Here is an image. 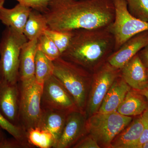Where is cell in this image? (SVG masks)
<instances>
[{
  "instance_id": "obj_1",
  "label": "cell",
  "mask_w": 148,
  "mask_h": 148,
  "mask_svg": "<svg viewBox=\"0 0 148 148\" xmlns=\"http://www.w3.org/2000/svg\"><path fill=\"white\" fill-rule=\"evenodd\" d=\"M43 14L49 29L71 32L109 27L115 8L113 0H52Z\"/></svg>"
},
{
  "instance_id": "obj_2",
  "label": "cell",
  "mask_w": 148,
  "mask_h": 148,
  "mask_svg": "<svg viewBox=\"0 0 148 148\" xmlns=\"http://www.w3.org/2000/svg\"><path fill=\"white\" fill-rule=\"evenodd\" d=\"M114 48V38L109 27L76 29L61 57L94 73L106 64Z\"/></svg>"
},
{
  "instance_id": "obj_3",
  "label": "cell",
  "mask_w": 148,
  "mask_h": 148,
  "mask_svg": "<svg viewBox=\"0 0 148 148\" xmlns=\"http://www.w3.org/2000/svg\"><path fill=\"white\" fill-rule=\"evenodd\" d=\"M53 63V75L72 95L78 110L84 112L88 99V83L92 78L90 72L61 57Z\"/></svg>"
},
{
  "instance_id": "obj_4",
  "label": "cell",
  "mask_w": 148,
  "mask_h": 148,
  "mask_svg": "<svg viewBox=\"0 0 148 148\" xmlns=\"http://www.w3.org/2000/svg\"><path fill=\"white\" fill-rule=\"evenodd\" d=\"M28 41L24 34L10 27L3 31L0 40V81L18 83L20 52Z\"/></svg>"
},
{
  "instance_id": "obj_5",
  "label": "cell",
  "mask_w": 148,
  "mask_h": 148,
  "mask_svg": "<svg viewBox=\"0 0 148 148\" xmlns=\"http://www.w3.org/2000/svg\"><path fill=\"white\" fill-rule=\"evenodd\" d=\"M19 91V121L27 131L38 127L41 114V98L42 85L37 82L35 77L18 81Z\"/></svg>"
},
{
  "instance_id": "obj_6",
  "label": "cell",
  "mask_w": 148,
  "mask_h": 148,
  "mask_svg": "<svg viewBox=\"0 0 148 148\" xmlns=\"http://www.w3.org/2000/svg\"><path fill=\"white\" fill-rule=\"evenodd\" d=\"M132 118L116 111L108 113L99 112L86 120V131L98 145L110 147L114 138L131 122Z\"/></svg>"
},
{
  "instance_id": "obj_7",
  "label": "cell",
  "mask_w": 148,
  "mask_h": 148,
  "mask_svg": "<svg viewBox=\"0 0 148 148\" xmlns=\"http://www.w3.org/2000/svg\"><path fill=\"white\" fill-rule=\"evenodd\" d=\"M113 1L115 8L114 19L109 29L114 38L115 51L131 37L140 32L148 31V22L132 16L127 9L125 0Z\"/></svg>"
},
{
  "instance_id": "obj_8",
  "label": "cell",
  "mask_w": 148,
  "mask_h": 148,
  "mask_svg": "<svg viewBox=\"0 0 148 148\" xmlns=\"http://www.w3.org/2000/svg\"><path fill=\"white\" fill-rule=\"evenodd\" d=\"M120 75V69L113 67L108 62L93 73L92 87L86 106L88 116L98 112L111 86Z\"/></svg>"
},
{
  "instance_id": "obj_9",
  "label": "cell",
  "mask_w": 148,
  "mask_h": 148,
  "mask_svg": "<svg viewBox=\"0 0 148 148\" xmlns=\"http://www.w3.org/2000/svg\"><path fill=\"white\" fill-rule=\"evenodd\" d=\"M41 108L42 110H53L68 113L79 110L72 95L53 75L42 85Z\"/></svg>"
},
{
  "instance_id": "obj_10",
  "label": "cell",
  "mask_w": 148,
  "mask_h": 148,
  "mask_svg": "<svg viewBox=\"0 0 148 148\" xmlns=\"http://www.w3.org/2000/svg\"><path fill=\"white\" fill-rule=\"evenodd\" d=\"M84 112L74 111L68 114L64 129L53 148H68L75 145L86 131Z\"/></svg>"
},
{
  "instance_id": "obj_11",
  "label": "cell",
  "mask_w": 148,
  "mask_h": 148,
  "mask_svg": "<svg viewBox=\"0 0 148 148\" xmlns=\"http://www.w3.org/2000/svg\"><path fill=\"white\" fill-rule=\"evenodd\" d=\"M19 103L18 83L0 81V113L12 124L21 126L19 121Z\"/></svg>"
},
{
  "instance_id": "obj_12",
  "label": "cell",
  "mask_w": 148,
  "mask_h": 148,
  "mask_svg": "<svg viewBox=\"0 0 148 148\" xmlns=\"http://www.w3.org/2000/svg\"><path fill=\"white\" fill-rule=\"evenodd\" d=\"M148 44V31L140 32L126 41L114 51L107 62L111 66L121 69L124 65Z\"/></svg>"
},
{
  "instance_id": "obj_13",
  "label": "cell",
  "mask_w": 148,
  "mask_h": 148,
  "mask_svg": "<svg viewBox=\"0 0 148 148\" xmlns=\"http://www.w3.org/2000/svg\"><path fill=\"white\" fill-rule=\"evenodd\" d=\"M120 75L126 83L134 90L140 91L148 86L147 69L138 53L120 69Z\"/></svg>"
},
{
  "instance_id": "obj_14",
  "label": "cell",
  "mask_w": 148,
  "mask_h": 148,
  "mask_svg": "<svg viewBox=\"0 0 148 148\" xmlns=\"http://www.w3.org/2000/svg\"><path fill=\"white\" fill-rule=\"evenodd\" d=\"M130 90V86L120 75L111 86L98 112L108 113L116 111Z\"/></svg>"
},
{
  "instance_id": "obj_15",
  "label": "cell",
  "mask_w": 148,
  "mask_h": 148,
  "mask_svg": "<svg viewBox=\"0 0 148 148\" xmlns=\"http://www.w3.org/2000/svg\"><path fill=\"white\" fill-rule=\"evenodd\" d=\"M32 9L18 3L11 9L0 8V21L6 27L23 34V31Z\"/></svg>"
},
{
  "instance_id": "obj_16",
  "label": "cell",
  "mask_w": 148,
  "mask_h": 148,
  "mask_svg": "<svg viewBox=\"0 0 148 148\" xmlns=\"http://www.w3.org/2000/svg\"><path fill=\"white\" fill-rule=\"evenodd\" d=\"M145 127L142 117L134 120L114 138L110 148H135Z\"/></svg>"
},
{
  "instance_id": "obj_17",
  "label": "cell",
  "mask_w": 148,
  "mask_h": 148,
  "mask_svg": "<svg viewBox=\"0 0 148 148\" xmlns=\"http://www.w3.org/2000/svg\"><path fill=\"white\" fill-rule=\"evenodd\" d=\"M38 39L28 41L21 48L19 57L18 81L35 77V57L38 49Z\"/></svg>"
},
{
  "instance_id": "obj_18",
  "label": "cell",
  "mask_w": 148,
  "mask_h": 148,
  "mask_svg": "<svg viewBox=\"0 0 148 148\" xmlns=\"http://www.w3.org/2000/svg\"><path fill=\"white\" fill-rule=\"evenodd\" d=\"M41 110L38 127L51 133L55 138L56 143L62 133L69 113L53 110Z\"/></svg>"
},
{
  "instance_id": "obj_19",
  "label": "cell",
  "mask_w": 148,
  "mask_h": 148,
  "mask_svg": "<svg viewBox=\"0 0 148 148\" xmlns=\"http://www.w3.org/2000/svg\"><path fill=\"white\" fill-rule=\"evenodd\" d=\"M148 107L145 97L138 90L130 89L118 108V112L126 116L141 114Z\"/></svg>"
},
{
  "instance_id": "obj_20",
  "label": "cell",
  "mask_w": 148,
  "mask_h": 148,
  "mask_svg": "<svg viewBox=\"0 0 148 148\" xmlns=\"http://www.w3.org/2000/svg\"><path fill=\"white\" fill-rule=\"evenodd\" d=\"M48 28L43 14L32 9L24 27L23 34L28 41L38 39Z\"/></svg>"
},
{
  "instance_id": "obj_21",
  "label": "cell",
  "mask_w": 148,
  "mask_h": 148,
  "mask_svg": "<svg viewBox=\"0 0 148 148\" xmlns=\"http://www.w3.org/2000/svg\"><path fill=\"white\" fill-rule=\"evenodd\" d=\"M54 68L53 61L37 49L35 57V73L37 82L43 85L46 80L53 75Z\"/></svg>"
},
{
  "instance_id": "obj_22",
  "label": "cell",
  "mask_w": 148,
  "mask_h": 148,
  "mask_svg": "<svg viewBox=\"0 0 148 148\" xmlns=\"http://www.w3.org/2000/svg\"><path fill=\"white\" fill-rule=\"evenodd\" d=\"M27 137L29 143L33 147L40 148H53L56 144L55 138L51 133L38 127L28 130Z\"/></svg>"
},
{
  "instance_id": "obj_23",
  "label": "cell",
  "mask_w": 148,
  "mask_h": 148,
  "mask_svg": "<svg viewBox=\"0 0 148 148\" xmlns=\"http://www.w3.org/2000/svg\"><path fill=\"white\" fill-rule=\"evenodd\" d=\"M0 127L16 140L23 143L28 148L34 147L28 141L27 132L20 126L12 123L0 113Z\"/></svg>"
},
{
  "instance_id": "obj_24",
  "label": "cell",
  "mask_w": 148,
  "mask_h": 148,
  "mask_svg": "<svg viewBox=\"0 0 148 148\" xmlns=\"http://www.w3.org/2000/svg\"><path fill=\"white\" fill-rule=\"evenodd\" d=\"M44 34L53 41L58 48L61 54L68 48L73 36V31L63 32L48 28Z\"/></svg>"
},
{
  "instance_id": "obj_25",
  "label": "cell",
  "mask_w": 148,
  "mask_h": 148,
  "mask_svg": "<svg viewBox=\"0 0 148 148\" xmlns=\"http://www.w3.org/2000/svg\"><path fill=\"white\" fill-rule=\"evenodd\" d=\"M38 49L52 61L61 57V53L58 48L53 41L45 34L38 39Z\"/></svg>"
},
{
  "instance_id": "obj_26",
  "label": "cell",
  "mask_w": 148,
  "mask_h": 148,
  "mask_svg": "<svg viewBox=\"0 0 148 148\" xmlns=\"http://www.w3.org/2000/svg\"><path fill=\"white\" fill-rule=\"evenodd\" d=\"M130 13L140 20L148 22V0H125Z\"/></svg>"
},
{
  "instance_id": "obj_27",
  "label": "cell",
  "mask_w": 148,
  "mask_h": 148,
  "mask_svg": "<svg viewBox=\"0 0 148 148\" xmlns=\"http://www.w3.org/2000/svg\"><path fill=\"white\" fill-rule=\"evenodd\" d=\"M34 10L43 14L47 11L49 5L52 0H15Z\"/></svg>"
},
{
  "instance_id": "obj_28",
  "label": "cell",
  "mask_w": 148,
  "mask_h": 148,
  "mask_svg": "<svg viewBox=\"0 0 148 148\" xmlns=\"http://www.w3.org/2000/svg\"><path fill=\"white\" fill-rule=\"evenodd\" d=\"M74 148H100L97 141L92 136H89L83 138L73 147Z\"/></svg>"
},
{
  "instance_id": "obj_29",
  "label": "cell",
  "mask_w": 148,
  "mask_h": 148,
  "mask_svg": "<svg viewBox=\"0 0 148 148\" xmlns=\"http://www.w3.org/2000/svg\"><path fill=\"white\" fill-rule=\"evenodd\" d=\"M145 128L142 132V135L140 136V139L138 140V143L135 146V148H142V146L145 143L148 142V125H147L145 123Z\"/></svg>"
},
{
  "instance_id": "obj_30",
  "label": "cell",
  "mask_w": 148,
  "mask_h": 148,
  "mask_svg": "<svg viewBox=\"0 0 148 148\" xmlns=\"http://www.w3.org/2000/svg\"><path fill=\"white\" fill-rule=\"evenodd\" d=\"M138 54L143 65L148 70V44L142 49Z\"/></svg>"
},
{
  "instance_id": "obj_31",
  "label": "cell",
  "mask_w": 148,
  "mask_h": 148,
  "mask_svg": "<svg viewBox=\"0 0 148 148\" xmlns=\"http://www.w3.org/2000/svg\"><path fill=\"white\" fill-rule=\"evenodd\" d=\"M3 130L0 127V148H5L6 143L8 139L5 136Z\"/></svg>"
},
{
  "instance_id": "obj_32",
  "label": "cell",
  "mask_w": 148,
  "mask_h": 148,
  "mask_svg": "<svg viewBox=\"0 0 148 148\" xmlns=\"http://www.w3.org/2000/svg\"><path fill=\"white\" fill-rule=\"evenodd\" d=\"M141 117L145 123L148 125V107L144 111Z\"/></svg>"
},
{
  "instance_id": "obj_33",
  "label": "cell",
  "mask_w": 148,
  "mask_h": 148,
  "mask_svg": "<svg viewBox=\"0 0 148 148\" xmlns=\"http://www.w3.org/2000/svg\"><path fill=\"white\" fill-rule=\"evenodd\" d=\"M138 91V92H140V94L143 95L148 101V85L143 90Z\"/></svg>"
},
{
  "instance_id": "obj_34",
  "label": "cell",
  "mask_w": 148,
  "mask_h": 148,
  "mask_svg": "<svg viewBox=\"0 0 148 148\" xmlns=\"http://www.w3.org/2000/svg\"><path fill=\"white\" fill-rule=\"evenodd\" d=\"M6 0H0V8L3 7V5Z\"/></svg>"
},
{
  "instance_id": "obj_35",
  "label": "cell",
  "mask_w": 148,
  "mask_h": 148,
  "mask_svg": "<svg viewBox=\"0 0 148 148\" xmlns=\"http://www.w3.org/2000/svg\"><path fill=\"white\" fill-rule=\"evenodd\" d=\"M142 148H148V142L145 143L143 146Z\"/></svg>"
},
{
  "instance_id": "obj_36",
  "label": "cell",
  "mask_w": 148,
  "mask_h": 148,
  "mask_svg": "<svg viewBox=\"0 0 148 148\" xmlns=\"http://www.w3.org/2000/svg\"><path fill=\"white\" fill-rule=\"evenodd\" d=\"M147 77L148 78V70H147Z\"/></svg>"
},
{
  "instance_id": "obj_37",
  "label": "cell",
  "mask_w": 148,
  "mask_h": 148,
  "mask_svg": "<svg viewBox=\"0 0 148 148\" xmlns=\"http://www.w3.org/2000/svg\"><path fill=\"white\" fill-rule=\"evenodd\" d=\"M0 40H1V36H0Z\"/></svg>"
}]
</instances>
